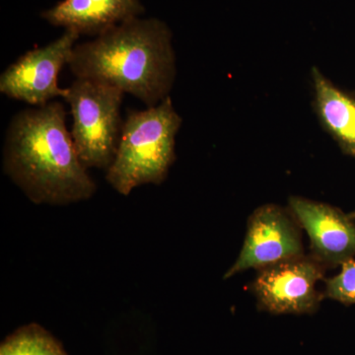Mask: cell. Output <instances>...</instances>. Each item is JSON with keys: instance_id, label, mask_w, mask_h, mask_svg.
<instances>
[{"instance_id": "5b68a950", "label": "cell", "mask_w": 355, "mask_h": 355, "mask_svg": "<svg viewBox=\"0 0 355 355\" xmlns=\"http://www.w3.org/2000/svg\"><path fill=\"white\" fill-rule=\"evenodd\" d=\"M326 272L311 254H304L257 270L250 291L259 309L270 314H314L324 299L317 284Z\"/></svg>"}, {"instance_id": "3957f363", "label": "cell", "mask_w": 355, "mask_h": 355, "mask_svg": "<svg viewBox=\"0 0 355 355\" xmlns=\"http://www.w3.org/2000/svg\"><path fill=\"white\" fill-rule=\"evenodd\" d=\"M182 121L171 96L144 111L130 112L116 157L106 171L112 188L128 196L137 187L162 184L176 159L175 144Z\"/></svg>"}, {"instance_id": "30bf717a", "label": "cell", "mask_w": 355, "mask_h": 355, "mask_svg": "<svg viewBox=\"0 0 355 355\" xmlns=\"http://www.w3.org/2000/svg\"><path fill=\"white\" fill-rule=\"evenodd\" d=\"M314 108L322 127L343 153L355 159V96L345 92L312 69Z\"/></svg>"}, {"instance_id": "4fadbf2b", "label": "cell", "mask_w": 355, "mask_h": 355, "mask_svg": "<svg viewBox=\"0 0 355 355\" xmlns=\"http://www.w3.org/2000/svg\"><path fill=\"white\" fill-rule=\"evenodd\" d=\"M349 214V218L352 219V220L355 221V209L350 211Z\"/></svg>"}, {"instance_id": "7a4b0ae2", "label": "cell", "mask_w": 355, "mask_h": 355, "mask_svg": "<svg viewBox=\"0 0 355 355\" xmlns=\"http://www.w3.org/2000/svg\"><path fill=\"white\" fill-rule=\"evenodd\" d=\"M67 64L76 78L119 88L147 108L170 96L177 73L171 30L157 18H133L76 44Z\"/></svg>"}, {"instance_id": "6da1fadb", "label": "cell", "mask_w": 355, "mask_h": 355, "mask_svg": "<svg viewBox=\"0 0 355 355\" xmlns=\"http://www.w3.org/2000/svg\"><path fill=\"white\" fill-rule=\"evenodd\" d=\"M64 107L50 102L11 119L2 151L4 174L35 205L64 207L90 200L97 186L65 125Z\"/></svg>"}, {"instance_id": "9c48e42d", "label": "cell", "mask_w": 355, "mask_h": 355, "mask_svg": "<svg viewBox=\"0 0 355 355\" xmlns=\"http://www.w3.org/2000/svg\"><path fill=\"white\" fill-rule=\"evenodd\" d=\"M144 12L140 0H62L44 11L50 24L98 37Z\"/></svg>"}, {"instance_id": "7c38bea8", "label": "cell", "mask_w": 355, "mask_h": 355, "mask_svg": "<svg viewBox=\"0 0 355 355\" xmlns=\"http://www.w3.org/2000/svg\"><path fill=\"white\" fill-rule=\"evenodd\" d=\"M340 272L324 279V298L331 299L343 305L355 304V260L345 261Z\"/></svg>"}, {"instance_id": "8fae6325", "label": "cell", "mask_w": 355, "mask_h": 355, "mask_svg": "<svg viewBox=\"0 0 355 355\" xmlns=\"http://www.w3.org/2000/svg\"><path fill=\"white\" fill-rule=\"evenodd\" d=\"M0 355H69L60 340L37 323L24 324L0 345Z\"/></svg>"}, {"instance_id": "52a82bcc", "label": "cell", "mask_w": 355, "mask_h": 355, "mask_svg": "<svg viewBox=\"0 0 355 355\" xmlns=\"http://www.w3.org/2000/svg\"><path fill=\"white\" fill-rule=\"evenodd\" d=\"M80 35L67 29L64 34L42 48L21 55L0 76V92L11 99L42 107L55 97H64L58 84V74L69 64Z\"/></svg>"}, {"instance_id": "8992f818", "label": "cell", "mask_w": 355, "mask_h": 355, "mask_svg": "<svg viewBox=\"0 0 355 355\" xmlns=\"http://www.w3.org/2000/svg\"><path fill=\"white\" fill-rule=\"evenodd\" d=\"M304 254L302 228L288 207L273 203L261 205L248 219L241 251L224 279Z\"/></svg>"}, {"instance_id": "ba28073f", "label": "cell", "mask_w": 355, "mask_h": 355, "mask_svg": "<svg viewBox=\"0 0 355 355\" xmlns=\"http://www.w3.org/2000/svg\"><path fill=\"white\" fill-rule=\"evenodd\" d=\"M288 209L307 233L310 254L326 270L340 268L355 257V221L329 203L291 197Z\"/></svg>"}, {"instance_id": "277c9868", "label": "cell", "mask_w": 355, "mask_h": 355, "mask_svg": "<svg viewBox=\"0 0 355 355\" xmlns=\"http://www.w3.org/2000/svg\"><path fill=\"white\" fill-rule=\"evenodd\" d=\"M125 93L108 84L76 78L64 99L72 114L71 137L85 168L108 170L120 144Z\"/></svg>"}]
</instances>
